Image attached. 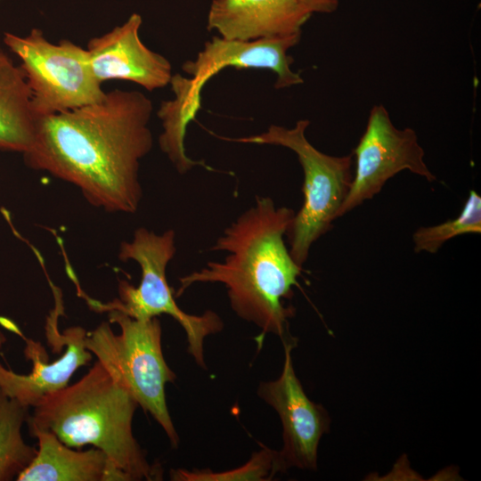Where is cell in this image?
Wrapping results in <instances>:
<instances>
[{
  "instance_id": "cell-17",
  "label": "cell",
  "mask_w": 481,
  "mask_h": 481,
  "mask_svg": "<svg viewBox=\"0 0 481 481\" xmlns=\"http://www.w3.org/2000/svg\"><path fill=\"white\" fill-rule=\"evenodd\" d=\"M469 233H481V196L474 190L469 191L457 217L418 228L412 234L413 249L416 253L436 254L447 240Z\"/></svg>"
},
{
  "instance_id": "cell-21",
  "label": "cell",
  "mask_w": 481,
  "mask_h": 481,
  "mask_svg": "<svg viewBox=\"0 0 481 481\" xmlns=\"http://www.w3.org/2000/svg\"><path fill=\"white\" fill-rule=\"evenodd\" d=\"M0 2H1V0H0Z\"/></svg>"
},
{
  "instance_id": "cell-2",
  "label": "cell",
  "mask_w": 481,
  "mask_h": 481,
  "mask_svg": "<svg viewBox=\"0 0 481 481\" xmlns=\"http://www.w3.org/2000/svg\"><path fill=\"white\" fill-rule=\"evenodd\" d=\"M294 215L292 208L277 207L272 198L257 196L254 205L210 248L226 252L224 258L181 277L175 296L197 283H221L240 318L257 326L263 334L273 333L281 340L290 338L288 321L295 308L286 306L285 300L292 298V289L303 271L284 240Z\"/></svg>"
},
{
  "instance_id": "cell-3",
  "label": "cell",
  "mask_w": 481,
  "mask_h": 481,
  "mask_svg": "<svg viewBox=\"0 0 481 481\" xmlns=\"http://www.w3.org/2000/svg\"><path fill=\"white\" fill-rule=\"evenodd\" d=\"M138 406L132 395L97 361L70 386L45 395L28 417L29 429H45L66 445L102 450L126 481L160 480L133 434Z\"/></svg>"
},
{
  "instance_id": "cell-10",
  "label": "cell",
  "mask_w": 481,
  "mask_h": 481,
  "mask_svg": "<svg viewBox=\"0 0 481 481\" xmlns=\"http://www.w3.org/2000/svg\"><path fill=\"white\" fill-rule=\"evenodd\" d=\"M284 363L280 377L261 382L257 395L278 413L282 425L283 445L279 454L285 470L296 467L315 470L320 440L329 431L330 417L326 410L311 401L298 379L291 352L297 339L282 340Z\"/></svg>"
},
{
  "instance_id": "cell-6",
  "label": "cell",
  "mask_w": 481,
  "mask_h": 481,
  "mask_svg": "<svg viewBox=\"0 0 481 481\" xmlns=\"http://www.w3.org/2000/svg\"><path fill=\"white\" fill-rule=\"evenodd\" d=\"M109 321L120 328L114 333L106 322L86 333L85 344L97 361L149 412L166 432L173 448L179 437L167 410L165 386L176 375L167 364L161 346L158 317L132 318L122 312H107Z\"/></svg>"
},
{
  "instance_id": "cell-13",
  "label": "cell",
  "mask_w": 481,
  "mask_h": 481,
  "mask_svg": "<svg viewBox=\"0 0 481 481\" xmlns=\"http://www.w3.org/2000/svg\"><path fill=\"white\" fill-rule=\"evenodd\" d=\"M311 14L299 0H212L207 29L228 40L289 37L301 36Z\"/></svg>"
},
{
  "instance_id": "cell-12",
  "label": "cell",
  "mask_w": 481,
  "mask_h": 481,
  "mask_svg": "<svg viewBox=\"0 0 481 481\" xmlns=\"http://www.w3.org/2000/svg\"><path fill=\"white\" fill-rule=\"evenodd\" d=\"M142 16L135 12L123 24L88 41L86 49L89 63L101 84L122 79L150 92L169 85L173 76L171 63L142 42Z\"/></svg>"
},
{
  "instance_id": "cell-9",
  "label": "cell",
  "mask_w": 481,
  "mask_h": 481,
  "mask_svg": "<svg viewBox=\"0 0 481 481\" xmlns=\"http://www.w3.org/2000/svg\"><path fill=\"white\" fill-rule=\"evenodd\" d=\"M355 174L350 190L338 210V217L378 194L387 182L403 170L435 181L436 175L424 161V151L412 128L399 129L387 109L374 105L365 131L354 151Z\"/></svg>"
},
{
  "instance_id": "cell-16",
  "label": "cell",
  "mask_w": 481,
  "mask_h": 481,
  "mask_svg": "<svg viewBox=\"0 0 481 481\" xmlns=\"http://www.w3.org/2000/svg\"><path fill=\"white\" fill-rule=\"evenodd\" d=\"M28 417L29 407L0 389V481L17 479L37 455V449L27 444L21 436Z\"/></svg>"
},
{
  "instance_id": "cell-4",
  "label": "cell",
  "mask_w": 481,
  "mask_h": 481,
  "mask_svg": "<svg viewBox=\"0 0 481 481\" xmlns=\"http://www.w3.org/2000/svg\"><path fill=\"white\" fill-rule=\"evenodd\" d=\"M300 37L246 42L214 36L206 41L195 59L183 62L182 70L190 77L172 76L169 85L174 98L162 102L157 112L162 125L159 145L172 165L188 163L190 157L184 145L187 126L200 109L204 86L224 69H270L276 75V89L302 84L300 74L291 69L294 59L288 54Z\"/></svg>"
},
{
  "instance_id": "cell-15",
  "label": "cell",
  "mask_w": 481,
  "mask_h": 481,
  "mask_svg": "<svg viewBox=\"0 0 481 481\" xmlns=\"http://www.w3.org/2000/svg\"><path fill=\"white\" fill-rule=\"evenodd\" d=\"M36 121L25 73L0 48V151L25 152L34 139Z\"/></svg>"
},
{
  "instance_id": "cell-1",
  "label": "cell",
  "mask_w": 481,
  "mask_h": 481,
  "mask_svg": "<svg viewBox=\"0 0 481 481\" xmlns=\"http://www.w3.org/2000/svg\"><path fill=\"white\" fill-rule=\"evenodd\" d=\"M152 110L142 92L114 89L98 102L37 118L24 162L76 185L96 208L135 213L140 162L153 144Z\"/></svg>"
},
{
  "instance_id": "cell-19",
  "label": "cell",
  "mask_w": 481,
  "mask_h": 481,
  "mask_svg": "<svg viewBox=\"0 0 481 481\" xmlns=\"http://www.w3.org/2000/svg\"><path fill=\"white\" fill-rule=\"evenodd\" d=\"M299 2L312 13L335 12L339 4V0H299Z\"/></svg>"
},
{
  "instance_id": "cell-5",
  "label": "cell",
  "mask_w": 481,
  "mask_h": 481,
  "mask_svg": "<svg viewBox=\"0 0 481 481\" xmlns=\"http://www.w3.org/2000/svg\"><path fill=\"white\" fill-rule=\"evenodd\" d=\"M176 252L175 233L169 229L158 234L145 227L135 230L130 241L120 245L118 258L123 262L133 260L141 268L138 287L126 280L118 285V298L108 303L89 298L73 279L78 291L88 306L97 313L116 310L138 320H148L160 314L172 316L183 327L188 340V351L198 365L206 369L203 354L204 339L219 332L224 323L220 316L210 310L202 314H189L176 304L169 287L166 270Z\"/></svg>"
},
{
  "instance_id": "cell-7",
  "label": "cell",
  "mask_w": 481,
  "mask_h": 481,
  "mask_svg": "<svg viewBox=\"0 0 481 481\" xmlns=\"http://www.w3.org/2000/svg\"><path fill=\"white\" fill-rule=\"evenodd\" d=\"M310 122L299 119L292 128L271 125L266 131L224 140L240 143L270 144L294 151L304 173L301 208L292 218L286 237L293 260L301 267L311 247L330 230L353 180L352 155L331 156L317 150L306 136Z\"/></svg>"
},
{
  "instance_id": "cell-20",
  "label": "cell",
  "mask_w": 481,
  "mask_h": 481,
  "mask_svg": "<svg viewBox=\"0 0 481 481\" xmlns=\"http://www.w3.org/2000/svg\"><path fill=\"white\" fill-rule=\"evenodd\" d=\"M5 342V338L4 334L0 331V349L2 348L3 344Z\"/></svg>"
},
{
  "instance_id": "cell-14",
  "label": "cell",
  "mask_w": 481,
  "mask_h": 481,
  "mask_svg": "<svg viewBox=\"0 0 481 481\" xmlns=\"http://www.w3.org/2000/svg\"><path fill=\"white\" fill-rule=\"evenodd\" d=\"M29 433L37 439L38 449L19 481H126L98 448L75 450L45 429H29Z\"/></svg>"
},
{
  "instance_id": "cell-11",
  "label": "cell",
  "mask_w": 481,
  "mask_h": 481,
  "mask_svg": "<svg viewBox=\"0 0 481 481\" xmlns=\"http://www.w3.org/2000/svg\"><path fill=\"white\" fill-rule=\"evenodd\" d=\"M62 313L61 307L54 306L45 326L48 335L67 346L60 358L47 363L42 345L26 338L24 354L33 363L30 373L20 374L0 363V389L26 407L34 408L47 394L68 386L73 373L92 360L93 354L85 344L87 332L84 328L74 326L59 333L58 320Z\"/></svg>"
},
{
  "instance_id": "cell-18",
  "label": "cell",
  "mask_w": 481,
  "mask_h": 481,
  "mask_svg": "<svg viewBox=\"0 0 481 481\" xmlns=\"http://www.w3.org/2000/svg\"><path fill=\"white\" fill-rule=\"evenodd\" d=\"M253 453L242 466L226 471L214 472L209 469H173L171 479L175 481H235V480H271L280 472L285 471L279 451L264 444Z\"/></svg>"
},
{
  "instance_id": "cell-8",
  "label": "cell",
  "mask_w": 481,
  "mask_h": 481,
  "mask_svg": "<svg viewBox=\"0 0 481 481\" xmlns=\"http://www.w3.org/2000/svg\"><path fill=\"white\" fill-rule=\"evenodd\" d=\"M4 44L20 60L36 118L102 101L106 93L94 77L86 49L69 39L53 44L39 29L20 37L5 32Z\"/></svg>"
}]
</instances>
